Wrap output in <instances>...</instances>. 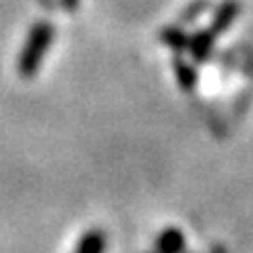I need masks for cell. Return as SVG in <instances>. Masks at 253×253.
Returning <instances> with one entry per match:
<instances>
[{
    "label": "cell",
    "mask_w": 253,
    "mask_h": 253,
    "mask_svg": "<svg viewBox=\"0 0 253 253\" xmlns=\"http://www.w3.org/2000/svg\"><path fill=\"white\" fill-rule=\"evenodd\" d=\"M53 42V28L49 23H36L32 28L28 42L23 46V53L19 57V74L21 76H34L38 72V66L46 53V46Z\"/></svg>",
    "instance_id": "cell-1"
},
{
    "label": "cell",
    "mask_w": 253,
    "mask_h": 253,
    "mask_svg": "<svg viewBox=\"0 0 253 253\" xmlns=\"http://www.w3.org/2000/svg\"><path fill=\"white\" fill-rule=\"evenodd\" d=\"M239 13H241L239 0H226V2L219 6V11H217V15H215V19H213L211 28H209L207 32H209L213 38H217V36H219V32H224L228 26H230V23L236 19V15H239Z\"/></svg>",
    "instance_id": "cell-2"
},
{
    "label": "cell",
    "mask_w": 253,
    "mask_h": 253,
    "mask_svg": "<svg viewBox=\"0 0 253 253\" xmlns=\"http://www.w3.org/2000/svg\"><path fill=\"white\" fill-rule=\"evenodd\" d=\"M104 249H106V234L101 230H89L78 241L74 253H104Z\"/></svg>",
    "instance_id": "cell-3"
},
{
    "label": "cell",
    "mask_w": 253,
    "mask_h": 253,
    "mask_svg": "<svg viewBox=\"0 0 253 253\" xmlns=\"http://www.w3.org/2000/svg\"><path fill=\"white\" fill-rule=\"evenodd\" d=\"M173 66H175V74H177V81H179V86L184 91H192L194 89V83H196V74L194 70L184 63L181 59H175L173 61Z\"/></svg>",
    "instance_id": "cell-4"
},
{
    "label": "cell",
    "mask_w": 253,
    "mask_h": 253,
    "mask_svg": "<svg viewBox=\"0 0 253 253\" xmlns=\"http://www.w3.org/2000/svg\"><path fill=\"white\" fill-rule=\"evenodd\" d=\"M161 41H163L165 44H169L171 49H175V51H184V49H188V46H190L188 36H186L181 30H175V28H171V30H163Z\"/></svg>",
    "instance_id": "cell-5"
},
{
    "label": "cell",
    "mask_w": 253,
    "mask_h": 253,
    "mask_svg": "<svg viewBox=\"0 0 253 253\" xmlns=\"http://www.w3.org/2000/svg\"><path fill=\"white\" fill-rule=\"evenodd\" d=\"M205 6H207L205 2H196V4H192V6H190V9L186 11V17H184V19H196V15H199L201 11H205Z\"/></svg>",
    "instance_id": "cell-6"
},
{
    "label": "cell",
    "mask_w": 253,
    "mask_h": 253,
    "mask_svg": "<svg viewBox=\"0 0 253 253\" xmlns=\"http://www.w3.org/2000/svg\"><path fill=\"white\" fill-rule=\"evenodd\" d=\"M76 4H78V0H63V6H66V9H76Z\"/></svg>",
    "instance_id": "cell-7"
}]
</instances>
